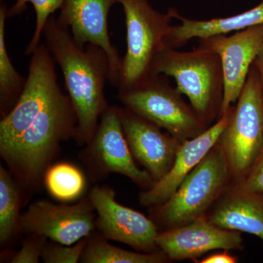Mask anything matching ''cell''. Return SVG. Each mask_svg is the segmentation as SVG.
I'll list each match as a JSON object with an SVG mask.
<instances>
[{
	"label": "cell",
	"mask_w": 263,
	"mask_h": 263,
	"mask_svg": "<svg viewBox=\"0 0 263 263\" xmlns=\"http://www.w3.org/2000/svg\"><path fill=\"white\" fill-rule=\"evenodd\" d=\"M253 65L258 72L263 96V42L255 60H254Z\"/></svg>",
	"instance_id": "27"
},
{
	"label": "cell",
	"mask_w": 263,
	"mask_h": 263,
	"mask_svg": "<svg viewBox=\"0 0 263 263\" xmlns=\"http://www.w3.org/2000/svg\"><path fill=\"white\" fill-rule=\"evenodd\" d=\"M231 183L229 164L217 143L167 201L152 207V220L165 230L204 217Z\"/></svg>",
	"instance_id": "4"
},
{
	"label": "cell",
	"mask_w": 263,
	"mask_h": 263,
	"mask_svg": "<svg viewBox=\"0 0 263 263\" xmlns=\"http://www.w3.org/2000/svg\"><path fill=\"white\" fill-rule=\"evenodd\" d=\"M48 238L43 235L28 234L22 243V249L12 257V263H37L42 255Z\"/></svg>",
	"instance_id": "24"
},
{
	"label": "cell",
	"mask_w": 263,
	"mask_h": 263,
	"mask_svg": "<svg viewBox=\"0 0 263 263\" xmlns=\"http://www.w3.org/2000/svg\"><path fill=\"white\" fill-rule=\"evenodd\" d=\"M156 242L159 249L171 260L195 259L216 249L243 248L240 232L216 226L205 216L184 226L162 230Z\"/></svg>",
	"instance_id": "14"
},
{
	"label": "cell",
	"mask_w": 263,
	"mask_h": 263,
	"mask_svg": "<svg viewBox=\"0 0 263 263\" xmlns=\"http://www.w3.org/2000/svg\"><path fill=\"white\" fill-rule=\"evenodd\" d=\"M22 197L10 171L0 167V243L6 245L20 231Z\"/></svg>",
	"instance_id": "20"
},
{
	"label": "cell",
	"mask_w": 263,
	"mask_h": 263,
	"mask_svg": "<svg viewBox=\"0 0 263 263\" xmlns=\"http://www.w3.org/2000/svg\"><path fill=\"white\" fill-rule=\"evenodd\" d=\"M218 144L229 164L232 182L245 179L263 145V96L258 72L251 67Z\"/></svg>",
	"instance_id": "6"
},
{
	"label": "cell",
	"mask_w": 263,
	"mask_h": 263,
	"mask_svg": "<svg viewBox=\"0 0 263 263\" xmlns=\"http://www.w3.org/2000/svg\"><path fill=\"white\" fill-rule=\"evenodd\" d=\"M89 197L98 213L96 228L104 238L125 243L145 253L160 250L156 242L160 232L155 221L119 204L113 189L95 186Z\"/></svg>",
	"instance_id": "10"
},
{
	"label": "cell",
	"mask_w": 263,
	"mask_h": 263,
	"mask_svg": "<svg viewBox=\"0 0 263 263\" xmlns=\"http://www.w3.org/2000/svg\"><path fill=\"white\" fill-rule=\"evenodd\" d=\"M234 183L247 191L263 193V145L245 179Z\"/></svg>",
	"instance_id": "25"
},
{
	"label": "cell",
	"mask_w": 263,
	"mask_h": 263,
	"mask_svg": "<svg viewBox=\"0 0 263 263\" xmlns=\"http://www.w3.org/2000/svg\"><path fill=\"white\" fill-rule=\"evenodd\" d=\"M6 5L0 7V109L1 114L8 113L18 101L25 86L27 79L15 70L7 51L5 43Z\"/></svg>",
	"instance_id": "19"
},
{
	"label": "cell",
	"mask_w": 263,
	"mask_h": 263,
	"mask_svg": "<svg viewBox=\"0 0 263 263\" xmlns=\"http://www.w3.org/2000/svg\"><path fill=\"white\" fill-rule=\"evenodd\" d=\"M0 1H1V3H4L5 1H6V0H0Z\"/></svg>",
	"instance_id": "28"
},
{
	"label": "cell",
	"mask_w": 263,
	"mask_h": 263,
	"mask_svg": "<svg viewBox=\"0 0 263 263\" xmlns=\"http://www.w3.org/2000/svg\"><path fill=\"white\" fill-rule=\"evenodd\" d=\"M94 211L89 197L71 205L36 200L21 215L20 232L43 235L61 245H73L92 233L96 227Z\"/></svg>",
	"instance_id": "9"
},
{
	"label": "cell",
	"mask_w": 263,
	"mask_h": 263,
	"mask_svg": "<svg viewBox=\"0 0 263 263\" xmlns=\"http://www.w3.org/2000/svg\"><path fill=\"white\" fill-rule=\"evenodd\" d=\"M103 236L88 237L81 256L84 263H163L168 257L161 250L152 253L135 252L110 245Z\"/></svg>",
	"instance_id": "18"
},
{
	"label": "cell",
	"mask_w": 263,
	"mask_h": 263,
	"mask_svg": "<svg viewBox=\"0 0 263 263\" xmlns=\"http://www.w3.org/2000/svg\"><path fill=\"white\" fill-rule=\"evenodd\" d=\"M199 46L220 57L224 74V98L221 115L236 103L263 42V24L199 39ZM221 117V116H220Z\"/></svg>",
	"instance_id": "11"
},
{
	"label": "cell",
	"mask_w": 263,
	"mask_h": 263,
	"mask_svg": "<svg viewBox=\"0 0 263 263\" xmlns=\"http://www.w3.org/2000/svg\"><path fill=\"white\" fill-rule=\"evenodd\" d=\"M84 152V162L95 179L110 174H119L146 190L154 184L146 170L135 162L119 114V107L109 106L100 117L92 139Z\"/></svg>",
	"instance_id": "8"
},
{
	"label": "cell",
	"mask_w": 263,
	"mask_h": 263,
	"mask_svg": "<svg viewBox=\"0 0 263 263\" xmlns=\"http://www.w3.org/2000/svg\"><path fill=\"white\" fill-rule=\"evenodd\" d=\"M174 78L198 117L210 127L219 119L224 98V74L220 57L199 46L193 51L164 47L156 57L152 76Z\"/></svg>",
	"instance_id": "3"
},
{
	"label": "cell",
	"mask_w": 263,
	"mask_h": 263,
	"mask_svg": "<svg viewBox=\"0 0 263 263\" xmlns=\"http://www.w3.org/2000/svg\"><path fill=\"white\" fill-rule=\"evenodd\" d=\"M117 0H65L59 23L70 29L75 42L81 47L93 44L106 53L110 73L108 81L118 87L122 58L110 40L108 17Z\"/></svg>",
	"instance_id": "12"
},
{
	"label": "cell",
	"mask_w": 263,
	"mask_h": 263,
	"mask_svg": "<svg viewBox=\"0 0 263 263\" xmlns=\"http://www.w3.org/2000/svg\"><path fill=\"white\" fill-rule=\"evenodd\" d=\"M172 10L174 18L181 21V24L171 27L164 38V45L175 49L183 47L193 38L201 39L214 34H228L263 24V0L257 6L239 14L209 20L186 18L174 8Z\"/></svg>",
	"instance_id": "17"
},
{
	"label": "cell",
	"mask_w": 263,
	"mask_h": 263,
	"mask_svg": "<svg viewBox=\"0 0 263 263\" xmlns=\"http://www.w3.org/2000/svg\"><path fill=\"white\" fill-rule=\"evenodd\" d=\"M230 107L219 119L201 134L181 143L176 154L174 165L168 173L140 194L143 206L154 207L167 201L190 172L200 163L219 141V137L229 122L233 111Z\"/></svg>",
	"instance_id": "15"
},
{
	"label": "cell",
	"mask_w": 263,
	"mask_h": 263,
	"mask_svg": "<svg viewBox=\"0 0 263 263\" xmlns=\"http://www.w3.org/2000/svg\"><path fill=\"white\" fill-rule=\"evenodd\" d=\"M167 76H151L141 84L119 91L118 98L125 108L155 123L183 142L201 134L208 126L190 104L183 100Z\"/></svg>",
	"instance_id": "7"
},
{
	"label": "cell",
	"mask_w": 263,
	"mask_h": 263,
	"mask_svg": "<svg viewBox=\"0 0 263 263\" xmlns=\"http://www.w3.org/2000/svg\"><path fill=\"white\" fill-rule=\"evenodd\" d=\"M46 46L60 66L66 89L77 115L75 139L79 146L92 139L100 117L109 105L105 85L110 67L106 53L93 44L81 47L74 41L70 29L51 15L43 29Z\"/></svg>",
	"instance_id": "2"
},
{
	"label": "cell",
	"mask_w": 263,
	"mask_h": 263,
	"mask_svg": "<svg viewBox=\"0 0 263 263\" xmlns=\"http://www.w3.org/2000/svg\"><path fill=\"white\" fill-rule=\"evenodd\" d=\"M205 217L216 226L249 233L263 241V193L247 191L232 182Z\"/></svg>",
	"instance_id": "16"
},
{
	"label": "cell",
	"mask_w": 263,
	"mask_h": 263,
	"mask_svg": "<svg viewBox=\"0 0 263 263\" xmlns=\"http://www.w3.org/2000/svg\"><path fill=\"white\" fill-rule=\"evenodd\" d=\"M65 0H17L11 8L8 9V18L15 16L22 13L26 9L27 3L34 6L36 13V26L32 40L26 48V54L32 55L41 44L43 29L48 18L56 10L61 9Z\"/></svg>",
	"instance_id": "22"
},
{
	"label": "cell",
	"mask_w": 263,
	"mask_h": 263,
	"mask_svg": "<svg viewBox=\"0 0 263 263\" xmlns=\"http://www.w3.org/2000/svg\"><path fill=\"white\" fill-rule=\"evenodd\" d=\"M238 262V258L235 256L232 255L228 250H224L220 253L212 254L202 259L201 261H197L199 263H235Z\"/></svg>",
	"instance_id": "26"
},
{
	"label": "cell",
	"mask_w": 263,
	"mask_h": 263,
	"mask_svg": "<svg viewBox=\"0 0 263 263\" xmlns=\"http://www.w3.org/2000/svg\"><path fill=\"white\" fill-rule=\"evenodd\" d=\"M119 114L132 155L154 182L160 181L174 165L182 142L125 107L119 108Z\"/></svg>",
	"instance_id": "13"
},
{
	"label": "cell",
	"mask_w": 263,
	"mask_h": 263,
	"mask_svg": "<svg viewBox=\"0 0 263 263\" xmlns=\"http://www.w3.org/2000/svg\"><path fill=\"white\" fill-rule=\"evenodd\" d=\"M122 4L127 27V51L122 60L119 91L138 86L152 76L156 57L174 18L172 8L161 13L148 0H117Z\"/></svg>",
	"instance_id": "5"
},
{
	"label": "cell",
	"mask_w": 263,
	"mask_h": 263,
	"mask_svg": "<svg viewBox=\"0 0 263 263\" xmlns=\"http://www.w3.org/2000/svg\"><path fill=\"white\" fill-rule=\"evenodd\" d=\"M43 184L57 200L70 202L84 194L86 182L84 174L77 167L67 162H60L48 167Z\"/></svg>",
	"instance_id": "21"
},
{
	"label": "cell",
	"mask_w": 263,
	"mask_h": 263,
	"mask_svg": "<svg viewBox=\"0 0 263 263\" xmlns=\"http://www.w3.org/2000/svg\"><path fill=\"white\" fill-rule=\"evenodd\" d=\"M56 62L46 44L33 52L25 86L0 122V155L20 190L42 186L62 142L75 138L78 119L57 80Z\"/></svg>",
	"instance_id": "1"
},
{
	"label": "cell",
	"mask_w": 263,
	"mask_h": 263,
	"mask_svg": "<svg viewBox=\"0 0 263 263\" xmlns=\"http://www.w3.org/2000/svg\"><path fill=\"white\" fill-rule=\"evenodd\" d=\"M88 237L73 245H61L57 242H46L43 247L41 259L45 263H76L81 260Z\"/></svg>",
	"instance_id": "23"
}]
</instances>
